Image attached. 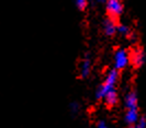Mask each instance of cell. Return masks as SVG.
<instances>
[{"instance_id": "cell-1", "label": "cell", "mask_w": 146, "mask_h": 128, "mask_svg": "<svg viewBox=\"0 0 146 128\" xmlns=\"http://www.w3.org/2000/svg\"><path fill=\"white\" fill-rule=\"evenodd\" d=\"M119 79V71L115 69H112L108 72L107 77L102 82V84L99 85V88L96 91V98L98 100L104 99V96L112 90H115L114 86L117 84Z\"/></svg>"}, {"instance_id": "cell-2", "label": "cell", "mask_w": 146, "mask_h": 128, "mask_svg": "<svg viewBox=\"0 0 146 128\" xmlns=\"http://www.w3.org/2000/svg\"><path fill=\"white\" fill-rule=\"evenodd\" d=\"M106 8L108 16L113 20H117V18H120L124 11V6L121 0H108L106 3Z\"/></svg>"}, {"instance_id": "cell-3", "label": "cell", "mask_w": 146, "mask_h": 128, "mask_svg": "<svg viewBox=\"0 0 146 128\" xmlns=\"http://www.w3.org/2000/svg\"><path fill=\"white\" fill-rule=\"evenodd\" d=\"M113 59H114V69L117 71L122 70L130 64V54L127 53V50L120 48L114 53Z\"/></svg>"}, {"instance_id": "cell-4", "label": "cell", "mask_w": 146, "mask_h": 128, "mask_svg": "<svg viewBox=\"0 0 146 128\" xmlns=\"http://www.w3.org/2000/svg\"><path fill=\"white\" fill-rule=\"evenodd\" d=\"M146 60V54L143 48L137 47L132 51V54L130 55V61H131L134 67L139 68L142 67Z\"/></svg>"}, {"instance_id": "cell-5", "label": "cell", "mask_w": 146, "mask_h": 128, "mask_svg": "<svg viewBox=\"0 0 146 128\" xmlns=\"http://www.w3.org/2000/svg\"><path fill=\"white\" fill-rule=\"evenodd\" d=\"M102 28L104 34L107 36H113L115 33H117V21L111 19V18H107L106 20H103Z\"/></svg>"}, {"instance_id": "cell-6", "label": "cell", "mask_w": 146, "mask_h": 128, "mask_svg": "<svg viewBox=\"0 0 146 128\" xmlns=\"http://www.w3.org/2000/svg\"><path fill=\"white\" fill-rule=\"evenodd\" d=\"M137 94L134 91H131L129 92L126 95H125L124 99V104L125 107L127 110H132V108H137Z\"/></svg>"}, {"instance_id": "cell-7", "label": "cell", "mask_w": 146, "mask_h": 128, "mask_svg": "<svg viewBox=\"0 0 146 128\" xmlns=\"http://www.w3.org/2000/svg\"><path fill=\"white\" fill-rule=\"evenodd\" d=\"M125 121L130 125V126H133L135 125L137 121L139 119V111L137 108H132V110H127L126 113H125L124 116Z\"/></svg>"}, {"instance_id": "cell-8", "label": "cell", "mask_w": 146, "mask_h": 128, "mask_svg": "<svg viewBox=\"0 0 146 128\" xmlns=\"http://www.w3.org/2000/svg\"><path fill=\"white\" fill-rule=\"evenodd\" d=\"M90 69H91V61L90 58L88 56L85 57V59L82 60L80 66V76L82 78H87L90 73Z\"/></svg>"}, {"instance_id": "cell-9", "label": "cell", "mask_w": 146, "mask_h": 128, "mask_svg": "<svg viewBox=\"0 0 146 128\" xmlns=\"http://www.w3.org/2000/svg\"><path fill=\"white\" fill-rule=\"evenodd\" d=\"M104 101L109 106H113L117 103V93L115 90L110 91L106 96H104Z\"/></svg>"}, {"instance_id": "cell-10", "label": "cell", "mask_w": 146, "mask_h": 128, "mask_svg": "<svg viewBox=\"0 0 146 128\" xmlns=\"http://www.w3.org/2000/svg\"><path fill=\"white\" fill-rule=\"evenodd\" d=\"M117 33L124 36H130L132 34L130 26H127L125 24H117Z\"/></svg>"}, {"instance_id": "cell-11", "label": "cell", "mask_w": 146, "mask_h": 128, "mask_svg": "<svg viewBox=\"0 0 146 128\" xmlns=\"http://www.w3.org/2000/svg\"><path fill=\"white\" fill-rule=\"evenodd\" d=\"M74 1H75V6H76V8H77L78 10H80V11L85 10V9L87 8L88 3H89L88 0H74Z\"/></svg>"}, {"instance_id": "cell-12", "label": "cell", "mask_w": 146, "mask_h": 128, "mask_svg": "<svg viewBox=\"0 0 146 128\" xmlns=\"http://www.w3.org/2000/svg\"><path fill=\"white\" fill-rule=\"evenodd\" d=\"M135 128H146V117H139L137 123L135 124Z\"/></svg>"}, {"instance_id": "cell-13", "label": "cell", "mask_w": 146, "mask_h": 128, "mask_svg": "<svg viewBox=\"0 0 146 128\" xmlns=\"http://www.w3.org/2000/svg\"><path fill=\"white\" fill-rule=\"evenodd\" d=\"M79 104L77 103V102H73V103H70V105H69V108H70V111L73 112L74 114L78 113L79 112Z\"/></svg>"}, {"instance_id": "cell-14", "label": "cell", "mask_w": 146, "mask_h": 128, "mask_svg": "<svg viewBox=\"0 0 146 128\" xmlns=\"http://www.w3.org/2000/svg\"><path fill=\"white\" fill-rule=\"evenodd\" d=\"M98 128H110L108 125H107V123L103 121H100L98 123Z\"/></svg>"}, {"instance_id": "cell-15", "label": "cell", "mask_w": 146, "mask_h": 128, "mask_svg": "<svg viewBox=\"0 0 146 128\" xmlns=\"http://www.w3.org/2000/svg\"><path fill=\"white\" fill-rule=\"evenodd\" d=\"M107 1H108V0H96V2H98V3H100V5L107 3Z\"/></svg>"}, {"instance_id": "cell-16", "label": "cell", "mask_w": 146, "mask_h": 128, "mask_svg": "<svg viewBox=\"0 0 146 128\" xmlns=\"http://www.w3.org/2000/svg\"><path fill=\"white\" fill-rule=\"evenodd\" d=\"M129 128H135V126H130Z\"/></svg>"}]
</instances>
